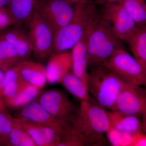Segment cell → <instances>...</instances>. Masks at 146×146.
Wrapping results in <instances>:
<instances>
[{
    "label": "cell",
    "mask_w": 146,
    "mask_h": 146,
    "mask_svg": "<svg viewBox=\"0 0 146 146\" xmlns=\"http://www.w3.org/2000/svg\"><path fill=\"white\" fill-rule=\"evenodd\" d=\"M100 17L123 42L127 43L138 27L129 13L119 3L102 5Z\"/></svg>",
    "instance_id": "cell-6"
},
{
    "label": "cell",
    "mask_w": 146,
    "mask_h": 146,
    "mask_svg": "<svg viewBox=\"0 0 146 146\" xmlns=\"http://www.w3.org/2000/svg\"><path fill=\"white\" fill-rule=\"evenodd\" d=\"M46 1V0H37V1Z\"/></svg>",
    "instance_id": "cell-36"
},
{
    "label": "cell",
    "mask_w": 146,
    "mask_h": 146,
    "mask_svg": "<svg viewBox=\"0 0 146 146\" xmlns=\"http://www.w3.org/2000/svg\"><path fill=\"white\" fill-rule=\"evenodd\" d=\"M19 26H13L0 33V38L5 39L16 49L22 60H28L33 48L28 33Z\"/></svg>",
    "instance_id": "cell-15"
},
{
    "label": "cell",
    "mask_w": 146,
    "mask_h": 146,
    "mask_svg": "<svg viewBox=\"0 0 146 146\" xmlns=\"http://www.w3.org/2000/svg\"><path fill=\"white\" fill-rule=\"evenodd\" d=\"M72 66L71 51L53 53L46 67L47 82L60 83L63 78L71 72Z\"/></svg>",
    "instance_id": "cell-13"
},
{
    "label": "cell",
    "mask_w": 146,
    "mask_h": 146,
    "mask_svg": "<svg viewBox=\"0 0 146 146\" xmlns=\"http://www.w3.org/2000/svg\"><path fill=\"white\" fill-rule=\"evenodd\" d=\"M65 1L72 5H74L77 4L84 2L89 1V0H65Z\"/></svg>",
    "instance_id": "cell-34"
},
{
    "label": "cell",
    "mask_w": 146,
    "mask_h": 146,
    "mask_svg": "<svg viewBox=\"0 0 146 146\" xmlns=\"http://www.w3.org/2000/svg\"><path fill=\"white\" fill-rule=\"evenodd\" d=\"M138 27L146 26V0H120Z\"/></svg>",
    "instance_id": "cell-24"
},
{
    "label": "cell",
    "mask_w": 146,
    "mask_h": 146,
    "mask_svg": "<svg viewBox=\"0 0 146 146\" xmlns=\"http://www.w3.org/2000/svg\"><path fill=\"white\" fill-rule=\"evenodd\" d=\"M37 0H10L7 7L17 24L28 25Z\"/></svg>",
    "instance_id": "cell-18"
},
{
    "label": "cell",
    "mask_w": 146,
    "mask_h": 146,
    "mask_svg": "<svg viewBox=\"0 0 146 146\" xmlns=\"http://www.w3.org/2000/svg\"><path fill=\"white\" fill-rule=\"evenodd\" d=\"M22 61L15 48L5 39L0 38V69L5 72Z\"/></svg>",
    "instance_id": "cell-23"
},
{
    "label": "cell",
    "mask_w": 146,
    "mask_h": 146,
    "mask_svg": "<svg viewBox=\"0 0 146 146\" xmlns=\"http://www.w3.org/2000/svg\"><path fill=\"white\" fill-rule=\"evenodd\" d=\"M123 43L100 15L88 38V68L104 64L117 51L124 48Z\"/></svg>",
    "instance_id": "cell-4"
},
{
    "label": "cell",
    "mask_w": 146,
    "mask_h": 146,
    "mask_svg": "<svg viewBox=\"0 0 146 146\" xmlns=\"http://www.w3.org/2000/svg\"><path fill=\"white\" fill-rule=\"evenodd\" d=\"M35 9L49 25L54 34L68 23L74 12V7L65 0L36 1Z\"/></svg>",
    "instance_id": "cell-8"
},
{
    "label": "cell",
    "mask_w": 146,
    "mask_h": 146,
    "mask_svg": "<svg viewBox=\"0 0 146 146\" xmlns=\"http://www.w3.org/2000/svg\"><path fill=\"white\" fill-rule=\"evenodd\" d=\"M131 146H146V133L140 131L133 134Z\"/></svg>",
    "instance_id": "cell-30"
},
{
    "label": "cell",
    "mask_w": 146,
    "mask_h": 146,
    "mask_svg": "<svg viewBox=\"0 0 146 146\" xmlns=\"http://www.w3.org/2000/svg\"><path fill=\"white\" fill-rule=\"evenodd\" d=\"M146 108V88L126 81L118 96L115 110L139 117Z\"/></svg>",
    "instance_id": "cell-9"
},
{
    "label": "cell",
    "mask_w": 146,
    "mask_h": 146,
    "mask_svg": "<svg viewBox=\"0 0 146 146\" xmlns=\"http://www.w3.org/2000/svg\"><path fill=\"white\" fill-rule=\"evenodd\" d=\"M95 5L89 0L74 5L72 19L54 34L53 53L72 50L80 40L87 29L99 17Z\"/></svg>",
    "instance_id": "cell-2"
},
{
    "label": "cell",
    "mask_w": 146,
    "mask_h": 146,
    "mask_svg": "<svg viewBox=\"0 0 146 146\" xmlns=\"http://www.w3.org/2000/svg\"><path fill=\"white\" fill-rule=\"evenodd\" d=\"M37 101L54 117L70 125L77 110L65 94L56 90L45 91L40 95Z\"/></svg>",
    "instance_id": "cell-10"
},
{
    "label": "cell",
    "mask_w": 146,
    "mask_h": 146,
    "mask_svg": "<svg viewBox=\"0 0 146 146\" xmlns=\"http://www.w3.org/2000/svg\"><path fill=\"white\" fill-rule=\"evenodd\" d=\"M120 0H95L94 3L95 5H103L110 3H117Z\"/></svg>",
    "instance_id": "cell-33"
},
{
    "label": "cell",
    "mask_w": 146,
    "mask_h": 146,
    "mask_svg": "<svg viewBox=\"0 0 146 146\" xmlns=\"http://www.w3.org/2000/svg\"><path fill=\"white\" fill-rule=\"evenodd\" d=\"M85 146L83 139L74 128L70 125L61 136L58 146Z\"/></svg>",
    "instance_id": "cell-27"
},
{
    "label": "cell",
    "mask_w": 146,
    "mask_h": 146,
    "mask_svg": "<svg viewBox=\"0 0 146 146\" xmlns=\"http://www.w3.org/2000/svg\"><path fill=\"white\" fill-rule=\"evenodd\" d=\"M60 83L70 94L80 101L91 99L86 84L72 72L64 76Z\"/></svg>",
    "instance_id": "cell-22"
},
{
    "label": "cell",
    "mask_w": 146,
    "mask_h": 146,
    "mask_svg": "<svg viewBox=\"0 0 146 146\" xmlns=\"http://www.w3.org/2000/svg\"><path fill=\"white\" fill-rule=\"evenodd\" d=\"M70 125L81 136L85 146L107 145L105 135L110 127L108 114L95 100L91 99L80 101Z\"/></svg>",
    "instance_id": "cell-1"
},
{
    "label": "cell",
    "mask_w": 146,
    "mask_h": 146,
    "mask_svg": "<svg viewBox=\"0 0 146 146\" xmlns=\"http://www.w3.org/2000/svg\"><path fill=\"white\" fill-rule=\"evenodd\" d=\"M104 65L127 81L146 88V70L124 48L117 51Z\"/></svg>",
    "instance_id": "cell-7"
},
{
    "label": "cell",
    "mask_w": 146,
    "mask_h": 146,
    "mask_svg": "<svg viewBox=\"0 0 146 146\" xmlns=\"http://www.w3.org/2000/svg\"><path fill=\"white\" fill-rule=\"evenodd\" d=\"M13 119L5 108L0 109V143L5 145L13 125Z\"/></svg>",
    "instance_id": "cell-28"
},
{
    "label": "cell",
    "mask_w": 146,
    "mask_h": 146,
    "mask_svg": "<svg viewBox=\"0 0 146 146\" xmlns=\"http://www.w3.org/2000/svg\"><path fill=\"white\" fill-rule=\"evenodd\" d=\"M126 81L104 64L90 69L87 88L98 104L106 110H114L118 96Z\"/></svg>",
    "instance_id": "cell-3"
},
{
    "label": "cell",
    "mask_w": 146,
    "mask_h": 146,
    "mask_svg": "<svg viewBox=\"0 0 146 146\" xmlns=\"http://www.w3.org/2000/svg\"><path fill=\"white\" fill-rule=\"evenodd\" d=\"M13 26H17L16 22L7 7L0 8V33Z\"/></svg>",
    "instance_id": "cell-29"
},
{
    "label": "cell",
    "mask_w": 146,
    "mask_h": 146,
    "mask_svg": "<svg viewBox=\"0 0 146 146\" xmlns=\"http://www.w3.org/2000/svg\"><path fill=\"white\" fill-rule=\"evenodd\" d=\"M141 116H142V121L141 123L142 132L146 133V108Z\"/></svg>",
    "instance_id": "cell-32"
},
{
    "label": "cell",
    "mask_w": 146,
    "mask_h": 146,
    "mask_svg": "<svg viewBox=\"0 0 146 146\" xmlns=\"http://www.w3.org/2000/svg\"><path fill=\"white\" fill-rule=\"evenodd\" d=\"M127 44L133 57L146 70V26L138 27Z\"/></svg>",
    "instance_id": "cell-20"
},
{
    "label": "cell",
    "mask_w": 146,
    "mask_h": 146,
    "mask_svg": "<svg viewBox=\"0 0 146 146\" xmlns=\"http://www.w3.org/2000/svg\"><path fill=\"white\" fill-rule=\"evenodd\" d=\"M40 89L28 83L16 96L5 103L6 106L14 108H23L29 104L39 96Z\"/></svg>",
    "instance_id": "cell-25"
},
{
    "label": "cell",
    "mask_w": 146,
    "mask_h": 146,
    "mask_svg": "<svg viewBox=\"0 0 146 146\" xmlns=\"http://www.w3.org/2000/svg\"><path fill=\"white\" fill-rule=\"evenodd\" d=\"M5 78V72L1 69H0V98L3 100V86L4 84Z\"/></svg>",
    "instance_id": "cell-31"
},
{
    "label": "cell",
    "mask_w": 146,
    "mask_h": 146,
    "mask_svg": "<svg viewBox=\"0 0 146 146\" xmlns=\"http://www.w3.org/2000/svg\"><path fill=\"white\" fill-rule=\"evenodd\" d=\"M19 117L50 128L60 137L70 125L54 117L37 101H33L22 108Z\"/></svg>",
    "instance_id": "cell-11"
},
{
    "label": "cell",
    "mask_w": 146,
    "mask_h": 146,
    "mask_svg": "<svg viewBox=\"0 0 146 146\" xmlns=\"http://www.w3.org/2000/svg\"><path fill=\"white\" fill-rule=\"evenodd\" d=\"M10 1V0H0V8L7 7Z\"/></svg>",
    "instance_id": "cell-35"
},
{
    "label": "cell",
    "mask_w": 146,
    "mask_h": 146,
    "mask_svg": "<svg viewBox=\"0 0 146 146\" xmlns=\"http://www.w3.org/2000/svg\"><path fill=\"white\" fill-rule=\"evenodd\" d=\"M98 18L89 27L79 41L71 50L72 66L71 72L87 86L88 74V40L91 30Z\"/></svg>",
    "instance_id": "cell-12"
},
{
    "label": "cell",
    "mask_w": 146,
    "mask_h": 146,
    "mask_svg": "<svg viewBox=\"0 0 146 146\" xmlns=\"http://www.w3.org/2000/svg\"><path fill=\"white\" fill-rule=\"evenodd\" d=\"M106 138L112 146H131L133 134L110 127L106 133Z\"/></svg>",
    "instance_id": "cell-26"
},
{
    "label": "cell",
    "mask_w": 146,
    "mask_h": 146,
    "mask_svg": "<svg viewBox=\"0 0 146 146\" xmlns=\"http://www.w3.org/2000/svg\"><path fill=\"white\" fill-rule=\"evenodd\" d=\"M24 79L41 90L47 82L46 67L42 63L31 60L21 61L16 66Z\"/></svg>",
    "instance_id": "cell-16"
},
{
    "label": "cell",
    "mask_w": 146,
    "mask_h": 146,
    "mask_svg": "<svg viewBox=\"0 0 146 146\" xmlns=\"http://www.w3.org/2000/svg\"><path fill=\"white\" fill-rule=\"evenodd\" d=\"M28 26L33 53L38 60L44 61L53 53L54 32L35 9Z\"/></svg>",
    "instance_id": "cell-5"
},
{
    "label": "cell",
    "mask_w": 146,
    "mask_h": 146,
    "mask_svg": "<svg viewBox=\"0 0 146 146\" xmlns=\"http://www.w3.org/2000/svg\"><path fill=\"white\" fill-rule=\"evenodd\" d=\"M5 145L12 146H37L18 117L13 119L12 128Z\"/></svg>",
    "instance_id": "cell-21"
},
{
    "label": "cell",
    "mask_w": 146,
    "mask_h": 146,
    "mask_svg": "<svg viewBox=\"0 0 146 146\" xmlns=\"http://www.w3.org/2000/svg\"><path fill=\"white\" fill-rule=\"evenodd\" d=\"M18 118L36 146H58L60 143L61 137L50 128Z\"/></svg>",
    "instance_id": "cell-14"
},
{
    "label": "cell",
    "mask_w": 146,
    "mask_h": 146,
    "mask_svg": "<svg viewBox=\"0 0 146 146\" xmlns=\"http://www.w3.org/2000/svg\"><path fill=\"white\" fill-rule=\"evenodd\" d=\"M5 75L3 100L5 104L16 96L28 82L22 76L16 66L5 71Z\"/></svg>",
    "instance_id": "cell-19"
},
{
    "label": "cell",
    "mask_w": 146,
    "mask_h": 146,
    "mask_svg": "<svg viewBox=\"0 0 146 146\" xmlns=\"http://www.w3.org/2000/svg\"><path fill=\"white\" fill-rule=\"evenodd\" d=\"M110 127L133 134L142 131L141 121L136 116L126 115L117 110L107 111Z\"/></svg>",
    "instance_id": "cell-17"
}]
</instances>
